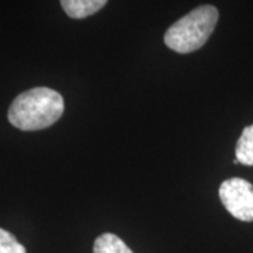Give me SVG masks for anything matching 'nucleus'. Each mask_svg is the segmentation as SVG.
I'll return each mask as SVG.
<instances>
[{
	"mask_svg": "<svg viewBox=\"0 0 253 253\" xmlns=\"http://www.w3.org/2000/svg\"><path fill=\"white\" fill-rule=\"evenodd\" d=\"M236 161L246 166H253V124L242 131L235 149Z\"/></svg>",
	"mask_w": 253,
	"mask_h": 253,
	"instance_id": "5",
	"label": "nucleus"
},
{
	"mask_svg": "<svg viewBox=\"0 0 253 253\" xmlns=\"http://www.w3.org/2000/svg\"><path fill=\"white\" fill-rule=\"evenodd\" d=\"M107 0H61L63 11L72 18H84L97 13Z\"/></svg>",
	"mask_w": 253,
	"mask_h": 253,
	"instance_id": "4",
	"label": "nucleus"
},
{
	"mask_svg": "<svg viewBox=\"0 0 253 253\" xmlns=\"http://www.w3.org/2000/svg\"><path fill=\"white\" fill-rule=\"evenodd\" d=\"M0 253H26V248L13 234L0 228Z\"/></svg>",
	"mask_w": 253,
	"mask_h": 253,
	"instance_id": "7",
	"label": "nucleus"
},
{
	"mask_svg": "<svg viewBox=\"0 0 253 253\" xmlns=\"http://www.w3.org/2000/svg\"><path fill=\"white\" fill-rule=\"evenodd\" d=\"M63 97L48 87L23 91L11 103L9 121L23 131L44 129L56 123L63 114Z\"/></svg>",
	"mask_w": 253,
	"mask_h": 253,
	"instance_id": "1",
	"label": "nucleus"
},
{
	"mask_svg": "<svg viewBox=\"0 0 253 253\" xmlns=\"http://www.w3.org/2000/svg\"><path fill=\"white\" fill-rule=\"evenodd\" d=\"M219 200L226 211L236 219L253 221V184L249 181L232 177L222 181L218 190Z\"/></svg>",
	"mask_w": 253,
	"mask_h": 253,
	"instance_id": "3",
	"label": "nucleus"
},
{
	"mask_svg": "<svg viewBox=\"0 0 253 253\" xmlns=\"http://www.w3.org/2000/svg\"><path fill=\"white\" fill-rule=\"evenodd\" d=\"M217 21V7L211 4L199 6L168 28L165 44L179 54L197 51L214 33Z\"/></svg>",
	"mask_w": 253,
	"mask_h": 253,
	"instance_id": "2",
	"label": "nucleus"
},
{
	"mask_svg": "<svg viewBox=\"0 0 253 253\" xmlns=\"http://www.w3.org/2000/svg\"><path fill=\"white\" fill-rule=\"evenodd\" d=\"M93 253H134L124 241H121L117 235L114 234H103L100 235L94 246H93Z\"/></svg>",
	"mask_w": 253,
	"mask_h": 253,
	"instance_id": "6",
	"label": "nucleus"
}]
</instances>
